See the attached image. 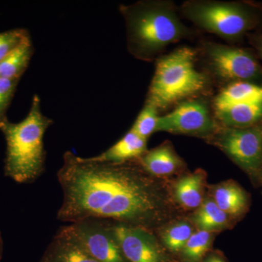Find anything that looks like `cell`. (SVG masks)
I'll list each match as a JSON object with an SVG mask.
<instances>
[{
    "label": "cell",
    "instance_id": "6da1fadb",
    "mask_svg": "<svg viewBox=\"0 0 262 262\" xmlns=\"http://www.w3.org/2000/svg\"><path fill=\"white\" fill-rule=\"evenodd\" d=\"M57 177L63 192L57 214L61 222L97 218L154 232L175 216L171 188L137 160L104 163L67 151Z\"/></svg>",
    "mask_w": 262,
    "mask_h": 262
},
{
    "label": "cell",
    "instance_id": "7a4b0ae2",
    "mask_svg": "<svg viewBox=\"0 0 262 262\" xmlns=\"http://www.w3.org/2000/svg\"><path fill=\"white\" fill-rule=\"evenodd\" d=\"M126 27L127 51L136 59H156L168 46L192 34L171 2L143 0L119 8Z\"/></svg>",
    "mask_w": 262,
    "mask_h": 262
},
{
    "label": "cell",
    "instance_id": "3957f363",
    "mask_svg": "<svg viewBox=\"0 0 262 262\" xmlns=\"http://www.w3.org/2000/svg\"><path fill=\"white\" fill-rule=\"evenodd\" d=\"M53 122L42 113L41 99L37 94L33 96L30 110L22 121L13 123L5 119L0 122L7 143V177L24 184L33 182L42 175L46 158L43 139Z\"/></svg>",
    "mask_w": 262,
    "mask_h": 262
},
{
    "label": "cell",
    "instance_id": "277c9868",
    "mask_svg": "<svg viewBox=\"0 0 262 262\" xmlns=\"http://www.w3.org/2000/svg\"><path fill=\"white\" fill-rule=\"evenodd\" d=\"M196 55L192 48L182 47L157 59L146 101L163 111L203 92L208 79L196 70Z\"/></svg>",
    "mask_w": 262,
    "mask_h": 262
},
{
    "label": "cell",
    "instance_id": "5b68a950",
    "mask_svg": "<svg viewBox=\"0 0 262 262\" xmlns=\"http://www.w3.org/2000/svg\"><path fill=\"white\" fill-rule=\"evenodd\" d=\"M181 10L196 27L230 41L248 35L260 21L257 8L238 2L193 0L184 3Z\"/></svg>",
    "mask_w": 262,
    "mask_h": 262
},
{
    "label": "cell",
    "instance_id": "8992f818",
    "mask_svg": "<svg viewBox=\"0 0 262 262\" xmlns=\"http://www.w3.org/2000/svg\"><path fill=\"white\" fill-rule=\"evenodd\" d=\"M209 139L258 186L262 173V123L244 128L219 127Z\"/></svg>",
    "mask_w": 262,
    "mask_h": 262
},
{
    "label": "cell",
    "instance_id": "52a82bcc",
    "mask_svg": "<svg viewBox=\"0 0 262 262\" xmlns=\"http://www.w3.org/2000/svg\"><path fill=\"white\" fill-rule=\"evenodd\" d=\"M205 55L212 72L229 84L237 82L262 83V66L252 51L245 48L208 42Z\"/></svg>",
    "mask_w": 262,
    "mask_h": 262
},
{
    "label": "cell",
    "instance_id": "ba28073f",
    "mask_svg": "<svg viewBox=\"0 0 262 262\" xmlns=\"http://www.w3.org/2000/svg\"><path fill=\"white\" fill-rule=\"evenodd\" d=\"M98 262H129L115 237L111 221L89 218L62 227Z\"/></svg>",
    "mask_w": 262,
    "mask_h": 262
},
{
    "label": "cell",
    "instance_id": "9c48e42d",
    "mask_svg": "<svg viewBox=\"0 0 262 262\" xmlns=\"http://www.w3.org/2000/svg\"><path fill=\"white\" fill-rule=\"evenodd\" d=\"M208 105L199 99H189L158 120L157 132L210 139L219 129Z\"/></svg>",
    "mask_w": 262,
    "mask_h": 262
},
{
    "label": "cell",
    "instance_id": "30bf717a",
    "mask_svg": "<svg viewBox=\"0 0 262 262\" xmlns=\"http://www.w3.org/2000/svg\"><path fill=\"white\" fill-rule=\"evenodd\" d=\"M112 228L129 262H173L154 232L111 221Z\"/></svg>",
    "mask_w": 262,
    "mask_h": 262
},
{
    "label": "cell",
    "instance_id": "8fae6325",
    "mask_svg": "<svg viewBox=\"0 0 262 262\" xmlns=\"http://www.w3.org/2000/svg\"><path fill=\"white\" fill-rule=\"evenodd\" d=\"M136 160L150 175L162 179L175 175L185 167V163L169 141L147 150Z\"/></svg>",
    "mask_w": 262,
    "mask_h": 262
},
{
    "label": "cell",
    "instance_id": "7c38bea8",
    "mask_svg": "<svg viewBox=\"0 0 262 262\" xmlns=\"http://www.w3.org/2000/svg\"><path fill=\"white\" fill-rule=\"evenodd\" d=\"M211 192V198L217 206L234 220H242L249 211L251 194L233 180L213 186Z\"/></svg>",
    "mask_w": 262,
    "mask_h": 262
},
{
    "label": "cell",
    "instance_id": "4fadbf2b",
    "mask_svg": "<svg viewBox=\"0 0 262 262\" xmlns=\"http://www.w3.org/2000/svg\"><path fill=\"white\" fill-rule=\"evenodd\" d=\"M206 186V172L198 169L181 177L170 188L177 204L187 211H195L204 201Z\"/></svg>",
    "mask_w": 262,
    "mask_h": 262
},
{
    "label": "cell",
    "instance_id": "5bb4252c",
    "mask_svg": "<svg viewBox=\"0 0 262 262\" xmlns=\"http://www.w3.org/2000/svg\"><path fill=\"white\" fill-rule=\"evenodd\" d=\"M39 262H98L72 236L60 228Z\"/></svg>",
    "mask_w": 262,
    "mask_h": 262
},
{
    "label": "cell",
    "instance_id": "9a60e30c",
    "mask_svg": "<svg viewBox=\"0 0 262 262\" xmlns=\"http://www.w3.org/2000/svg\"><path fill=\"white\" fill-rule=\"evenodd\" d=\"M147 150V140L130 129L113 146L91 159L104 163H126L139 159Z\"/></svg>",
    "mask_w": 262,
    "mask_h": 262
},
{
    "label": "cell",
    "instance_id": "2e32d148",
    "mask_svg": "<svg viewBox=\"0 0 262 262\" xmlns=\"http://www.w3.org/2000/svg\"><path fill=\"white\" fill-rule=\"evenodd\" d=\"M262 103V83L237 82L229 84L217 95L215 110L237 104Z\"/></svg>",
    "mask_w": 262,
    "mask_h": 262
},
{
    "label": "cell",
    "instance_id": "e0dca14e",
    "mask_svg": "<svg viewBox=\"0 0 262 262\" xmlns=\"http://www.w3.org/2000/svg\"><path fill=\"white\" fill-rule=\"evenodd\" d=\"M237 221L222 211L210 196L190 217V222L200 230L215 232L231 228Z\"/></svg>",
    "mask_w": 262,
    "mask_h": 262
},
{
    "label": "cell",
    "instance_id": "ac0fdd59",
    "mask_svg": "<svg viewBox=\"0 0 262 262\" xmlns=\"http://www.w3.org/2000/svg\"><path fill=\"white\" fill-rule=\"evenodd\" d=\"M224 127L244 128L262 123V103L237 104L215 110Z\"/></svg>",
    "mask_w": 262,
    "mask_h": 262
},
{
    "label": "cell",
    "instance_id": "d6986e66",
    "mask_svg": "<svg viewBox=\"0 0 262 262\" xmlns=\"http://www.w3.org/2000/svg\"><path fill=\"white\" fill-rule=\"evenodd\" d=\"M34 53L31 37H27L0 61V77L18 80L24 73Z\"/></svg>",
    "mask_w": 262,
    "mask_h": 262
},
{
    "label": "cell",
    "instance_id": "ffe728a7",
    "mask_svg": "<svg viewBox=\"0 0 262 262\" xmlns=\"http://www.w3.org/2000/svg\"><path fill=\"white\" fill-rule=\"evenodd\" d=\"M194 232L190 221L186 220H173L157 231L164 248L173 253L182 251Z\"/></svg>",
    "mask_w": 262,
    "mask_h": 262
},
{
    "label": "cell",
    "instance_id": "44dd1931",
    "mask_svg": "<svg viewBox=\"0 0 262 262\" xmlns=\"http://www.w3.org/2000/svg\"><path fill=\"white\" fill-rule=\"evenodd\" d=\"M215 232L194 231L184 245L180 253L182 262H201L209 252L215 237Z\"/></svg>",
    "mask_w": 262,
    "mask_h": 262
},
{
    "label": "cell",
    "instance_id": "7402d4cb",
    "mask_svg": "<svg viewBox=\"0 0 262 262\" xmlns=\"http://www.w3.org/2000/svg\"><path fill=\"white\" fill-rule=\"evenodd\" d=\"M158 112L155 105L146 101L144 107L131 127V130L147 140L150 136L157 132L160 117Z\"/></svg>",
    "mask_w": 262,
    "mask_h": 262
},
{
    "label": "cell",
    "instance_id": "603a6c76",
    "mask_svg": "<svg viewBox=\"0 0 262 262\" xmlns=\"http://www.w3.org/2000/svg\"><path fill=\"white\" fill-rule=\"evenodd\" d=\"M29 37L28 31L24 29L0 33V61Z\"/></svg>",
    "mask_w": 262,
    "mask_h": 262
},
{
    "label": "cell",
    "instance_id": "cb8c5ba5",
    "mask_svg": "<svg viewBox=\"0 0 262 262\" xmlns=\"http://www.w3.org/2000/svg\"><path fill=\"white\" fill-rule=\"evenodd\" d=\"M18 80L0 77V122L6 118L5 114L15 94Z\"/></svg>",
    "mask_w": 262,
    "mask_h": 262
},
{
    "label": "cell",
    "instance_id": "d4e9b609",
    "mask_svg": "<svg viewBox=\"0 0 262 262\" xmlns=\"http://www.w3.org/2000/svg\"><path fill=\"white\" fill-rule=\"evenodd\" d=\"M248 41L262 59V33L248 34Z\"/></svg>",
    "mask_w": 262,
    "mask_h": 262
},
{
    "label": "cell",
    "instance_id": "484cf974",
    "mask_svg": "<svg viewBox=\"0 0 262 262\" xmlns=\"http://www.w3.org/2000/svg\"><path fill=\"white\" fill-rule=\"evenodd\" d=\"M201 262H228L222 252L218 251H209Z\"/></svg>",
    "mask_w": 262,
    "mask_h": 262
},
{
    "label": "cell",
    "instance_id": "4316f807",
    "mask_svg": "<svg viewBox=\"0 0 262 262\" xmlns=\"http://www.w3.org/2000/svg\"><path fill=\"white\" fill-rule=\"evenodd\" d=\"M3 254V241L2 237L1 232H0V261H1L2 257Z\"/></svg>",
    "mask_w": 262,
    "mask_h": 262
},
{
    "label": "cell",
    "instance_id": "83f0119b",
    "mask_svg": "<svg viewBox=\"0 0 262 262\" xmlns=\"http://www.w3.org/2000/svg\"><path fill=\"white\" fill-rule=\"evenodd\" d=\"M258 186H259V187H262V174L261 177H260L259 182H258Z\"/></svg>",
    "mask_w": 262,
    "mask_h": 262
},
{
    "label": "cell",
    "instance_id": "f1b7e54d",
    "mask_svg": "<svg viewBox=\"0 0 262 262\" xmlns=\"http://www.w3.org/2000/svg\"><path fill=\"white\" fill-rule=\"evenodd\" d=\"M262 174V173H261Z\"/></svg>",
    "mask_w": 262,
    "mask_h": 262
}]
</instances>
